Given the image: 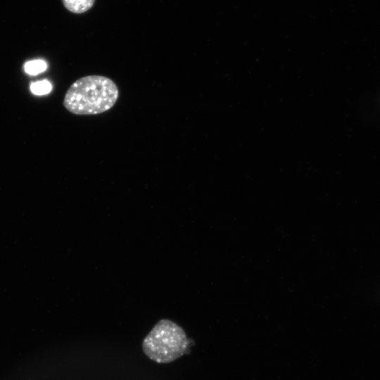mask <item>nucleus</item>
<instances>
[{
    "instance_id": "f03ea898",
    "label": "nucleus",
    "mask_w": 380,
    "mask_h": 380,
    "mask_svg": "<svg viewBox=\"0 0 380 380\" xmlns=\"http://www.w3.org/2000/svg\"><path fill=\"white\" fill-rule=\"evenodd\" d=\"M189 343L182 327L163 319L145 337L142 350L151 360L158 363H168L186 353Z\"/></svg>"
},
{
    "instance_id": "20e7f679",
    "label": "nucleus",
    "mask_w": 380,
    "mask_h": 380,
    "mask_svg": "<svg viewBox=\"0 0 380 380\" xmlns=\"http://www.w3.org/2000/svg\"><path fill=\"white\" fill-rule=\"evenodd\" d=\"M46 63L40 59L33 60L27 62L24 65L25 71L30 75H36L46 69Z\"/></svg>"
},
{
    "instance_id": "39448f33",
    "label": "nucleus",
    "mask_w": 380,
    "mask_h": 380,
    "mask_svg": "<svg viewBox=\"0 0 380 380\" xmlns=\"http://www.w3.org/2000/svg\"><path fill=\"white\" fill-rule=\"evenodd\" d=\"M30 87L32 94L35 95H44L51 91L52 85L47 80H43L31 83Z\"/></svg>"
},
{
    "instance_id": "7ed1b4c3",
    "label": "nucleus",
    "mask_w": 380,
    "mask_h": 380,
    "mask_svg": "<svg viewBox=\"0 0 380 380\" xmlns=\"http://www.w3.org/2000/svg\"><path fill=\"white\" fill-rule=\"evenodd\" d=\"M64 6L74 13H82L89 10L95 0H62Z\"/></svg>"
},
{
    "instance_id": "f257e3e1",
    "label": "nucleus",
    "mask_w": 380,
    "mask_h": 380,
    "mask_svg": "<svg viewBox=\"0 0 380 380\" xmlns=\"http://www.w3.org/2000/svg\"><path fill=\"white\" fill-rule=\"evenodd\" d=\"M118 96V88L112 80L101 75H88L71 84L63 106L73 114L96 115L110 109Z\"/></svg>"
}]
</instances>
